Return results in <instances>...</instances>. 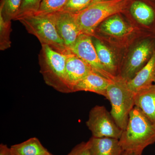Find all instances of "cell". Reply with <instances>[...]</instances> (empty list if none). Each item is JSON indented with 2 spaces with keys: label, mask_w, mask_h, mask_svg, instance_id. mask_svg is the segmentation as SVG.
Here are the masks:
<instances>
[{
  "label": "cell",
  "mask_w": 155,
  "mask_h": 155,
  "mask_svg": "<svg viewBox=\"0 0 155 155\" xmlns=\"http://www.w3.org/2000/svg\"><path fill=\"white\" fill-rule=\"evenodd\" d=\"M97 0H68L63 11L76 13L84 10Z\"/></svg>",
  "instance_id": "obj_23"
},
{
  "label": "cell",
  "mask_w": 155,
  "mask_h": 155,
  "mask_svg": "<svg viewBox=\"0 0 155 155\" xmlns=\"http://www.w3.org/2000/svg\"><path fill=\"white\" fill-rule=\"evenodd\" d=\"M69 51L86 62L96 73L113 81L117 78L107 72L101 64L90 35L81 34Z\"/></svg>",
  "instance_id": "obj_10"
},
{
  "label": "cell",
  "mask_w": 155,
  "mask_h": 155,
  "mask_svg": "<svg viewBox=\"0 0 155 155\" xmlns=\"http://www.w3.org/2000/svg\"><path fill=\"white\" fill-rule=\"evenodd\" d=\"M152 1H153V2H155V0H152Z\"/></svg>",
  "instance_id": "obj_29"
},
{
  "label": "cell",
  "mask_w": 155,
  "mask_h": 155,
  "mask_svg": "<svg viewBox=\"0 0 155 155\" xmlns=\"http://www.w3.org/2000/svg\"><path fill=\"white\" fill-rule=\"evenodd\" d=\"M154 84H155V77L154 78Z\"/></svg>",
  "instance_id": "obj_28"
},
{
  "label": "cell",
  "mask_w": 155,
  "mask_h": 155,
  "mask_svg": "<svg viewBox=\"0 0 155 155\" xmlns=\"http://www.w3.org/2000/svg\"><path fill=\"white\" fill-rule=\"evenodd\" d=\"M41 0H22L18 16L15 20L20 17L34 14L38 12Z\"/></svg>",
  "instance_id": "obj_22"
},
{
  "label": "cell",
  "mask_w": 155,
  "mask_h": 155,
  "mask_svg": "<svg viewBox=\"0 0 155 155\" xmlns=\"http://www.w3.org/2000/svg\"><path fill=\"white\" fill-rule=\"evenodd\" d=\"M87 126L93 137L119 139L123 130L117 125L110 112L104 106L96 105L90 111Z\"/></svg>",
  "instance_id": "obj_9"
},
{
  "label": "cell",
  "mask_w": 155,
  "mask_h": 155,
  "mask_svg": "<svg viewBox=\"0 0 155 155\" xmlns=\"http://www.w3.org/2000/svg\"><path fill=\"white\" fill-rule=\"evenodd\" d=\"M67 155H91L89 141L82 142L75 146Z\"/></svg>",
  "instance_id": "obj_24"
},
{
  "label": "cell",
  "mask_w": 155,
  "mask_h": 155,
  "mask_svg": "<svg viewBox=\"0 0 155 155\" xmlns=\"http://www.w3.org/2000/svg\"><path fill=\"white\" fill-rule=\"evenodd\" d=\"M52 15L58 33L69 50L81 34L74 14L62 11Z\"/></svg>",
  "instance_id": "obj_11"
},
{
  "label": "cell",
  "mask_w": 155,
  "mask_h": 155,
  "mask_svg": "<svg viewBox=\"0 0 155 155\" xmlns=\"http://www.w3.org/2000/svg\"><path fill=\"white\" fill-rule=\"evenodd\" d=\"M113 81L92 71L75 86L74 92H91L103 96L107 99V90Z\"/></svg>",
  "instance_id": "obj_14"
},
{
  "label": "cell",
  "mask_w": 155,
  "mask_h": 155,
  "mask_svg": "<svg viewBox=\"0 0 155 155\" xmlns=\"http://www.w3.org/2000/svg\"><path fill=\"white\" fill-rule=\"evenodd\" d=\"M146 32L135 28L122 13H118L101 22L97 26L92 36L123 54L135 39Z\"/></svg>",
  "instance_id": "obj_2"
},
{
  "label": "cell",
  "mask_w": 155,
  "mask_h": 155,
  "mask_svg": "<svg viewBox=\"0 0 155 155\" xmlns=\"http://www.w3.org/2000/svg\"><path fill=\"white\" fill-rule=\"evenodd\" d=\"M68 0H41L38 13L50 14L63 11Z\"/></svg>",
  "instance_id": "obj_20"
},
{
  "label": "cell",
  "mask_w": 155,
  "mask_h": 155,
  "mask_svg": "<svg viewBox=\"0 0 155 155\" xmlns=\"http://www.w3.org/2000/svg\"><path fill=\"white\" fill-rule=\"evenodd\" d=\"M135 95L127 87V82L120 76L108 87L107 99L111 104L110 114L122 130L126 128L130 112L135 107Z\"/></svg>",
  "instance_id": "obj_7"
},
{
  "label": "cell",
  "mask_w": 155,
  "mask_h": 155,
  "mask_svg": "<svg viewBox=\"0 0 155 155\" xmlns=\"http://www.w3.org/2000/svg\"><path fill=\"white\" fill-rule=\"evenodd\" d=\"M155 51V33L146 32L135 39L122 56L120 76L130 81L149 62Z\"/></svg>",
  "instance_id": "obj_3"
},
{
  "label": "cell",
  "mask_w": 155,
  "mask_h": 155,
  "mask_svg": "<svg viewBox=\"0 0 155 155\" xmlns=\"http://www.w3.org/2000/svg\"><path fill=\"white\" fill-rule=\"evenodd\" d=\"M101 64L106 71L114 77L120 75L123 54L99 39L92 36Z\"/></svg>",
  "instance_id": "obj_12"
},
{
  "label": "cell",
  "mask_w": 155,
  "mask_h": 155,
  "mask_svg": "<svg viewBox=\"0 0 155 155\" xmlns=\"http://www.w3.org/2000/svg\"><path fill=\"white\" fill-rule=\"evenodd\" d=\"M17 20L24 25L28 33L36 37L41 45L49 46L64 54L71 52L58 33L52 14L36 13L20 17Z\"/></svg>",
  "instance_id": "obj_4"
},
{
  "label": "cell",
  "mask_w": 155,
  "mask_h": 155,
  "mask_svg": "<svg viewBox=\"0 0 155 155\" xmlns=\"http://www.w3.org/2000/svg\"><path fill=\"white\" fill-rule=\"evenodd\" d=\"M135 106L155 125V84L135 94Z\"/></svg>",
  "instance_id": "obj_16"
},
{
  "label": "cell",
  "mask_w": 155,
  "mask_h": 155,
  "mask_svg": "<svg viewBox=\"0 0 155 155\" xmlns=\"http://www.w3.org/2000/svg\"><path fill=\"white\" fill-rule=\"evenodd\" d=\"M122 155H142V154H139L131 152L125 151H124Z\"/></svg>",
  "instance_id": "obj_26"
},
{
  "label": "cell",
  "mask_w": 155,
  "mask_h": 155,
  "mask_svg": "<svg viewBox=\"0 0 155 155\" xmlns=\"http://www.w3.org/2000/svg\"><path fill=\"white\" fill-rule=\"evenodd\" d=\"M155 77V51L149 62L130 81L127 86L131 91L137 93L142 89L154 83Z\"/></svg>",
  "instance_id": "obj_15"
},
{
  "label": "cell",
  "mask_w": 155,
  "mask_h": 155,
  "mask_svg": "<svg viewBox=\"0 0 155 155\" xmlns=\"http://www.w3.org/2000/svg\"><path fill=\"white\" fill-rule=\"evenodd\" d=\"M0 155H13L11 148L6 144L1 143L0 145Z\"/></svg>",
  "instance_id": "obj_25"
},
{
  "label": "cell",
  "mask_w": 155,
  "mask_h": 155,
  "mask_svg": "<svg viewBox=\"0 0 155 155\" xmlns=\"http://www.w3.org/2000/svg\"><path fill=\"white\" fill-rule=\"evenodd\" d=\"M122 14L138 30L155 33V2L152 0H130Z\"/></svg>",
  "instance_id": "obj_8"
},
{
  "label": "cell",
  "mask_w": 155,
  "mask_h": 155,
  "mask_svg": "<svg viewBox=\"0 0 155 155\" xmlns=\"http://www.w3.org/2000/svg\"><path fill=\"white\" fill-rule=\"evenodd\" d=\"M22 0H2L0 6V16L5 21L10 22L16 19L20 9Z\"/></svg>",
  "instance_id": "obj_19"
},
{
  "label": "cell",
  "mask_w": 155,
  "mask_h": 155,
  "mask_svg": "<svg viewBox=\"0 0 155 155\" xmlns=\"http://www.w3.org/2000/svg\"><path fill=\"white\" fill-rule=\"evenodd\" d=\"M10 148L13 155H44L50 153L36 137H31Z\"/></svg>",
  "instance_id": "obj_18"
},
{
  "label": "cell",
  "mask_w": 155,
  "mask_h": 155,
  "mask_svg": "<svg viewBox=\"0 0 155 155\" xmlns=\"http://www.w3.org/2000/svg\"><path fill=\"white\" fill-rule=\"evenodd\" d=\"M67 55L58 52L47 45H41L38 55L40 72L45 83L62 93H70L66 80Z\"/></svg>",
  "instance_id": "obj_6"
},
{
  "label": "cell",
  "mask_w": 155,
  "mask_h": 155,
  "mask_svg": "<svg viewBox=\"0 0 155 155\" xmlns=\"http://www.w3.org/2000/svg\"><path fill=\"white\" fill-rule=\"evenodd\" d=\"M119 142L123 151L142 154L147 147L155 143V125L135 106Z\"/></svg>",
  "instance_id": "obj_1"
},
{
  "label": "cell",
  "mask_w": 155,
  "mask_h": 155,
  "mask_svg": "<svg viewBox=\"0 0 155 155\" xmlns=\"http://www.w3.org/2000/svg\"><path fill=\"white\" fill-rule=\"evenodd\" d=\"M44 155H54L53 154H52L51 153H49L47 154Z\"/></svg>",
  "instance_id": "obj_27"
},
{
  "label": "cell",
  "mask_w": 155,
  "mask_h": 155,
  "mask_svg": "<svg viewBox=\"0 0 155 155\" xmlns=\"http://www.w3.org/2000/svg\"><path fill=\"white\" fill-rule=\"evenodd\" d=\"M130 0H97L84 10L73 13L81 32L92 36L101 22L122 13Z\"/></svg>",
  "instance_id": "obj_5"
},
{
  "label": "cell",
  "mask_w": 155,
  "mask_h": 155,
  "mask_svg": "<svg viewBox=\"0 0 155 155\" xmlns=\"http://www.w3.org/2000/svg\"><path fill=\"white\" fill-rule=\"evenodd\" d=\"M92 71L91 67L82 59L70 52L67 55L66 80L70 93L74 92L75 86Z\"/></svg>",
  "instance_id": "obj_13"
},
{
  "label": "cell",
  "mask_w": 155,
  "mask_h": 155,
  "mask_svg": "<svg viewBox=\"0 0 155 155\" xmlns=\"http://www.w3.org/2000/svg\"><path fill=\"white\" fill-rule=\"evenodd\" d=\"M88 141L91 155H122L124 152L117 139L92 137Z\"/></svg>",
  "instance_id": "obj_17"
},
{
  "label": "cell",
  "mask_w": 155,
  "mask_h": 155,
  "mask_svg": "<svg viewBox=\"0 0 155 155\" xmlns=\"http://www.w3.org/2000/svg\"><path fill=\"white\" fill-rule=\"evenodd\" d=\"M11 21H5L0 16V50L4 51L11 47L10 34L12 29Z\"/></svg>",
  "instance_id": "obj_21"
}]
</instances>
